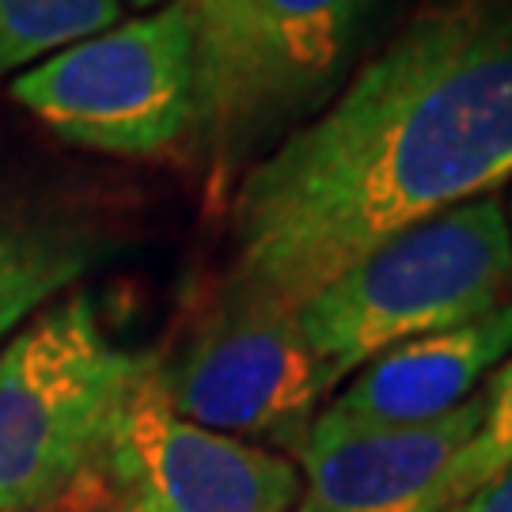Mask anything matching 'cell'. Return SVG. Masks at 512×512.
Listing matches in <instances>:
<instances>
[{
	"label": "cell",
	"mask_w": 512,
	"mask_h": 512,
	"mask_svg": "<svg viewBox=\"0 0 512 512\" xmlns=\"http://www.w3.org/2000/svg\"><path fill=\"white\" fill-rule=\"evenodd\" d=\"M512 179V0H421L236 190L228 289L300 308L384 239Z\"/></svg>",
	"instance_id": "6da1fadb"
},
{
	"label": "cell",
	"mask_w": 512,
	"mask_h": 512,
	"mask_svg": "<svg viewBox=\"0 0 512 512\" xmlns=\"http://www.w3.org/2000/svg\"><path fill=\"white\" fill-rule=\"evenodd\" d=\"M148 361L110 338L88 293L50 300L0 346V512H54L103 486Z\"/></svg>",
	"instance_id": "7a4b0ae2"
},
{
	"label": "cell",
	"mask_w": 512,
	"mask_h": 512,
	"mask_svg": "<svg viewBox=\"0 0 512 512\" xmlns=\"http://www.w3.org/2000/svg\"><path fill=\"white\" fill-rule=\"evenodd\" d=\"M512 232L494 194L384 239L296 308L308 346L342 384L384 349L475 323L509 304Z\"/></svg>",
	"instance_id": "3957f363"
},
{
	"label": "cell",
	"mask_w": 512,
	"mask_h": 512,
	"mask_svg": "<svg viewBox=\"0 0 512 512\" xmlns=\"http://www.w3.org/2000/svg\"><path fill=\"white\" fill-rule=\"evenodd\" d=\"M194 19V137L239 164L338 95L380 0H186Z\"/></svg>",
	"instance_id": "277c9868"
},
{
	"label": "cell",
	"mask_w": 512,
	"mask_h": 512,
	"mask_svg": "<svg viewBox=\"0 0 512 512\" xmlns=\"http://www.w3.org/2000/svg\"><path fill=\"white\" fill-rule=\"evenodd\" d=\"M12 99L57 137L110 156H160L194 137V19L167 0L38 61Z\"/></svg>",
	"instance_id": "5b68a950"
},
{
	"label": "cell",
	"mask_w": 512,
	"mask_h": 512,
	"mask_svg": "<svg viewBox=\"0 0 512 512\" xmlns=\"http://www.w3.org/2000/svg\"><path fill=\"white\" fill-rule=\"evenodd\" d=\"M156 384L175 414L296 456L338 380L308 346L296 308L220 285L179 349L156 357Z\"/></svg>",
	"instance_id": "8992f818"
},
{
	"label": "cell",
	"mask_w": 512,
	"mask_h": 512,
	"mask_svg": "<svg viewBox=\"0 0 512 512\" xmlns=\"http://www.w3.org/2000/svg\"><path fill=\"white\" fill-rule=\"evenodd\" d=\"M103 486L118 512H293L300 467L274 448L175 414L152 357L114 425Z\"/></svg>",
	"instance_id": "52a82bcc"
},
{
	"label": "cell",
	"mask_w": 512,
	"mask_h": 512,
	"mask_svg": "<svg viewBox=\"0 0 512 512\" xmlns=\"http://www.w3.org/2000/svg\"><path fill=\"white\" fill-rule=\"evenodd\" d=\"M486 414V391L421 425H342L315 414L296 452L293 512H448L452 463Z\"/></svg>",
	"instance_id": "ba28073f"
},
{
	"label": "cell",
	"mask_w": 512,
	"mask_h": 512,
	"mask_svg": "<svg viewBox=\"0 0 512 512\" xmlns=\"http://www.w3.org/2000/svg\"><path fill=\"white\" fill-rule=\"evenodd\" d=\"M512 357V300L463 327L384 349L319 414L342 425H421L467 403Z\"/></svg>",
	"instance_id": "9c48e42d"
},
{
	"label": "cell",
	"mask_w": 512,
	"mask_h": 512,
	"mask_svg": "<svg viewBox=\"0 0 512 512\" xmlns=\"http://www.w3.org/2000/svg\"><path fill=\"white\" fill-rule=\"evenodd\" d=\"M95 262V236L31 205H0V346Z\"/></svg>",
	"instance_id": "30bf717a"
},
{
	"label": "cell",
	"mask_w": 512,
	"mask_h": 512,
	"mask_svg": "<svg viewBox=\"0 0 512 512\" xmlns=\"http://www.w3.org/2000/svg\"><path fill=\"white\" fill-rule=\"evenodd\" d=\"M122 19V0H0V80Z\"/></svg>",
	"instance_id": "8fae6325"
},
{
	"label": "cell",
	"mask_w": 512,
	"mask_h": 512,
	"mask_svg": "<svg viewBox=\"0 0 512 512\" xmlns=\"http://www.w3.org/2000/svg\"><path fill=\"white\" fill-rule=\"evenodd\" d=\"M486 391V414L482 425L452 463V501H463L475 494L478 486H486L494 475L512 467V357L490 372V380L482 384Z\"/></svg>",
	"instance_id": "7c38bea8"
},
{
	"label": "cell",
	"mask_w": 512,
	"mask_h": 512,
	"mask_svg": "<svg viewBox=\"0 0 512 512\" xmlns=\"http://www.w3.org/2000/svg\"><path fill=\"white\" fill-rule=\"evenodd\" d=\"M448 512H512V467H505L501 475H494L486 486H478L475 494H467Z\"/></svg>",
	"instance_id": "4fadbf2b"
},
{
	"label": "cell",
	"mask_w": 512,
	"mask_h": 512,
	"mask_svg": "<svg viewBox=\"0 0 512 512\" xmlns=\"http://www.w3.org/2000/svg\"><path fill=\"white\" fill-rule=\"evenodd\" d=\"M133 8H148V12H156V8H164L167 0H129Z\"/></svg>",
	"instance_id": "5bb4252c"
},
{
	"label": "cell",
	"mask_w": 512,
	"mask_h": 512,
	"mask_svg": "<svg viewBox=\"0 0 512 512\" xmlns=\"http://www.w3.org/2000/svg\"><path fill=\"white\" fill-rule=\"evenodd\" d=\"M65 512H107V509H103V505L95 509V505H88V501H80V505H73V509H65Z\"/></svg>",
	"instance_id": "9a60e30c"
},
{
	"label": "cell",
	"mask_w": 512,
	"mask_h": 512,
	"mask_svg": "<svg viewBox=\"0 0 512 512\" xmlns=\"http://www.w3.org/2000/svg\"><path fill=\"white\" fill-rule=\"evenodd\" d=\"M509 232H512V224H509Z\"/></svg>",
	"instance_id": "2e32d148"
}]
</instances>
